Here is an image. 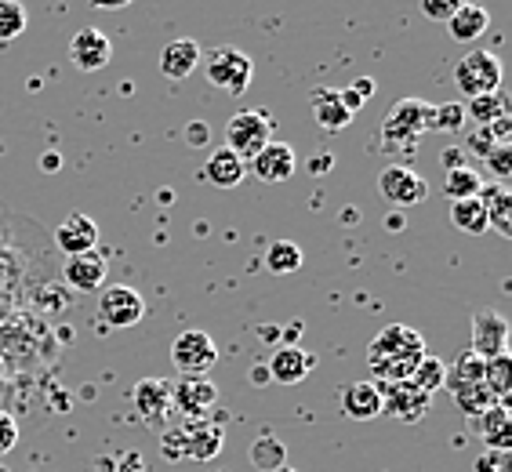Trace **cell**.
I'll return each instance as SVG.
<instances>
[{"label":"cell","mask_w":512,"mask_h":472,"mask_svg":"<svg viewBox=\"0 0 512 472\" xmlns=\"http://www.w3.org/2000/svg\"><path fill=\"white\" fill-rule=\"evenodd\" d=\"M480 189H483V178H480V171H473V168H451L444 175V197L451 200H469V197H480Z\"/></svg>","instance_id":"f546056e"},{"label":"cell","mask_w":512,"mask_h":472,"mask_svg":"<svg viewBox=\"0 0 512 472\" xmlns=\"http://www.w3.org/2000/svg\"><path fill=\"white\" fill-rule=\"evenodd\" d=\"M385 229H389V233H400V229H404V218L389 215V218H385Z\"/></svg>","instance_id":"f907efd6"},{"label":"cell","mask_w":512,"mask_h":472,"mask_svg":"<svg viewBox=\"0 0 512 472\" xmlns=\"http://www.w3.org/2000/svg\"><path fill=\"white\" fill-rule=\"evenodd\" d=\"M494 146H498V142H494V135L487 128H476L473 135H469V149H473V153H480V157H487Z\"/></svg>","instance_id":"b9f144b4"},{"label":"cell","mask_w":512,"mask_h":472,"mask_svg":"<svg viewBox=\"0 0 512 472\" xmlns=\"http://www.w3.org/2000/svg\"><path fill=\"white\" fill-rule=\"evenodd\" d=\"M186 142H189L193 149H204L207 142H211V128H207L204 120H193V124L186 128Z\"/></svg>","instance_id":"60d3db41"},{"label":"cell","mask_w":512,"mask_h":472,"mask_svg":"<svg viewBox=\"0 0 512 472\" xmlns=\"http://www.w3.org/2000/svg\"><path fill=\"white\" fill-rule=\"evenodd\" d=\"M483 160L491 164V171H494V178H498V182H505V178L512 175V149H509V142H498V146H494Z\"/></svg>","instance_id":"74e56055"},{"label":"cell","mask_w":512,"mask_h":472,"mask_svg":"<svg viewBox=\"0 0 512 472\" xmlns=\"http://www.w3.org/2000/svg\"><path fill=\"white\" fill-rule=\"evenodd\" d=\"M171 364L182 371V378H207V371L218 364V345L207 331H182L171 342Z\"/></svg>","instance_id":"52a82bcc"},{"label":"cell","mask_w":512,"mask_h":472,"mask_svg":"<svg viewBox=\"0 0 512 472\" xmlns=\"http://www.w3.org/2000/svg\"><path fill=\"white\" fill-rule=\"evenodd\" d=\"M109 472H146V465H142V454L128 451V454H120V465L117 469H109Z\"/></svg>","instance_id":"7bdbcfd3"},{"label":"cell","mask_w":512,"mask_h":472,"mask_svg":"<svg viewBox=\"0 0 512 472\" xmlns=\"http://www.w3.org/2000/svg\"><path fill=\"white\" fill-rule=\"evenodd\" d=\"M444 378H447L444 360H436V356H422V360H418V367H414V374H411V385H418L422 393L433 396L436 389L444 385Z\"/></svg>","instance_id":"836d02e7"},{"label":"cell","mask_w":512,"mask_h":472,"mask_svg":"<svg viewBox=\"0 0 512 472\" xmlns=\"http://www.w3.org/2000/svg\"><path fill=\"white\" fill-rule=\"evenodd\" d=\"M483 364L487 360H480L476 353H462L454 360V367H447V378H444L454 404L462 407L469 418H476V414H483L487 407L498 404L491 396V389H487V382H483Z\"/></svg>","instance_id":"7a4b0ae2"},{"label":"cell","mask_w":512,"mask_h":472,"mask_svg":"<svg viewBox=\"0 0 512 472\" xmlns=\"http://www.w3.org/2000/svg\"><path fill=\"white\" fill-rule=\"evenodd\" d=\"M251 378H255L258 385H262V382H269V371H266V364H262V367H255V374H251Z\"/></svg>","instance_id":"816d5d0a"},{"label":"cell","mask_w":512,"mask_h":472,"mask_svg":"<svg viewBox=\"0 0 512 472\" xmlns=\"http://www.w3.org/2000/svg\"><path fill=\"white\" fill-rule=\"evenodd\" d=\"M451 226L462 229L469 236H483L487 233V211H483V200L480 197H469V200H454L451 204Z\"/></svg>","instance_id":"4316f807"},{"label":"cell","mask_w":512,"mask_h":472,"mask_svg":"<svg viewBox=\"0 0 512 472\" xmlns=\"http://www.w3.org/2000/svg\"><path fill=\"white\" fill-rule=\"evenodd\" d=\"M480 360H494V356L509 353V320L498 309H480L473 313V349Z\"/></svg>","instance_id":"30bf717a"},{"label":"cell","mask_w":512,"mask_h":472,"mask_svg":"<svg viewBox=\"0 0 512 472\" xmlns=\"http://www.w3.org/2000/svg\"><path fill=\"white\" fill-rule=\"evenodd\" d=\"M345 222H349V226H356V222H360V215H356V211H353V207H349V211H345Z\"/></svg>","instance_id":"f5cc1de1"},{"label":"cell","mask_w":512,"mask_h":472,"mask_svg":"<svg viewBox=\"0 0 512 472\" xmlns=\"http://www.w3.org/2000/svg\"><path fill=\"white\" fill-rule=\"evenodd\" d=\"M349 88H353L356 91V95H360V99H371V95H375V88H378V84H375V80H371V77H356L353 80V84H349Z\"/></svg>","instance_id":"f6af8a7d"},{"label":"cell","mask_w":512,"mask_h":472,"mask_svg":"<svg viewBox=\"0 0 512 472\" xmlns=\"http://www.w3.org/2000/svg\"><path fill=\"white\" fill-rule=\"evenodd\" d=\"M483 382H487V389H491V396L498 400V404L509 407V393H512V356L502 353V356H494V360H487V364H483Z\"/></svg>","instance_id":"f1b7e54d"},{"label":"cell","mask_w":512,"mask_h":472,"mask_svg":"<svg viewBox=\"0 0 512 472\" xmlns=\"http://www.w3.org/2000/svg\"><path fill=\"white\" fill-rule=\"evenodd\" d=\"M338 407L353 422H371V418L382 414V393H378L375 382H353L338 393Z\"/></svg>","instance_id":"44dd1931"},{"label":"cell","mask_w":512,"mask_h":472,"mask_svg":"<svg viewBox=\"0 0 512 472\" xmlns=\"http://www.w3.org/2000/svg\"><path fill=\"white\" fill-rule=\"evenodd\" d=\"M182 436H186V451L193 462H211L218 458L222 443H226V433L218 422H207V418H193V422L182 425Z\"/></svg>","instance_id":"ffe728a7"},{"label":"cell","mask_w":512,"mask_h":472,"mask_svg":"<svg viewBox=\"0 0 512 472\" xmlns=\"http://www.w3.org/2000/svg\"><path fill=\"white\" fill-rule=\"evenodd\" d=\"M302 262H306V255H302V247L291 244V240H276V244H269L266 251V269L269 273H298L302 269Z\"/></svg>","instance_id":"1f68e13d"},{"label":"cell","mask_w":512,"mask_h":472,"mask_svg":"<svg viewBox=\"0 0 512 472\" xmlns=\"http://www.w3.org/2000/svg\"><path fill=\"white\" fill-rule=\"evenodd\" d=\"M204 73L218 91H226V95H244V91L251 88V80H255V62L247 59L240 48H233V44H222V48L207 51Z\"/></svg>","instance_id":"5b68a950"},{"label":"cell","mask_w":512,"mask_h":472,"mask_svg":"<svg viewBox=\"0 0 512 472\" xmlns=\"http://www.w3.org/2000/svg\"><path fill=\"white\" fill-rule=\"evenodd\" d=\"M425 356V342L414 327L393 324L385 327L382 335L371 342V353H367V371L375 374V385H396V382H411L414 367Z\"/></svg>","instance_id":"6da1fadb"},{"label":"cell","mask_w":512,"mask_h":472,"mask_svg":"<svg viewBox=\"0 0 512 472\" xmlns=\"http://www.w3.org/2000/svg\"><path fill=\"white\" fill-rule=\"evenodd\" d=\"M160 454H164L168 462H189L186 436H182V429H164V436H160Z\"/></svg>","instance_id":"d590c367"},{"label":"cell","mask_w":512,"mask_h":472,"mask_svg":"<svg viewBox=\"0 0 512 472\" xmlns=\"http://www.w3.org/2000/svg\"><path fill=\"white\" fill-rule=\"evenodd\" d=\"M15 443H19V422L8 411H0V458L15 451Z\"/></svg>","instance_id":"ab89813d"},{"label":"cell","mask_w":512,"mask_h":472,"mask_svg":"<svg viewBox=\"0 0 512 472\" xmlns=\"http://www.w3.org/2000/svg\"><path fill=\"white\" fill-rule=\"evenodd\" d=\"M200 44L193 37H178L171 44H164L160 51V69H164V77L168 80H186L193 69L200 66Z\"/></svg>","instance_id":"7402d4cb"},{"label":"cell","mask_w":512,"mask_h":472,"mask_svg":"<svg viewBox=\"0 0 512 472\" xmlns=\"http://www.w3.org/2000/svg\"><path fill=\"white\" fill-rule=\"evenodd\" d=\"M462 4H469V0H418L422 15L425 19H433V22H447L454 11L462 8Z\"/></svg>","instance_id":"8d00e7d4"},{"label":"cell","mask_w":512,"mask_h":472,"mask_svg":"<svg viewBox=\"0 0 512 472\" xmlns=\"http://www.w3.org/2000/svg\"><path fill=\"white\" fill-rule=\"evenodd\" d=\"M69 59H73L77 69H84V73H95V69L109 66V59H113V44H109V37L102 30L84 26L77 37L69 40Z\"/></svg>","instance_id":"2e32d148"},{"label":"cell","mask_w":512,"mask_h":472,"mask_svg":"<svg viewBox=\"0 0 512 472\" xmlns=\"http://www.w3.org/2000/svg\"><path fill=\"white\" fill-rule=\"evenodd\" d=\"M465 128V106L462 102H444V106H433V131H454Z\"/></svg>","instance_id":"e575fe53"},{"label":"cell","mask_w":512,"mask_h":472,"mask_svg":"<svg viewBox=\"0 0 512 472\" xmlns=\"http://www.w3.org/2000/svg\"><path fill=\"white\" fill-rule=\"evenodd\" d=\"M40 168H44V171H59V153H44V157H40Z\"/></svg>","instance_id":"681fc988"},{"label":"cell","mask_w":512,"mask_h":472,"mask_svg":"<svg viewBox=\"0 0 512 472\" xmlns=\"http://www.w3.org/2000/svg\"><path fill=\"white\" fill-rule=\"evenodd\" d=\"M247 164H251V175L262 178V182H287V178L295 175L298 157H295V149L287 146V142L273 138V142H269L262 153H255Z\"/></svg>","instance_id":"e0dca14e"},{"label":"cell","mask_w":512,"mask_h":472,"mask_svg":"<svg viewBox=\"0 0 512 472\" xmlns=\"http://www.w3.org/2000/svg\"><path fill=\"white\" fill-rule=\"evenodd\" d=\"M473 472H512V451H483L473 462Z\"/></svg>","instance_id":"f35d334b"},{"label":"cell","mask_w":512,"mask_h":472,"mask_svg":"<svg viewBox=\"0 0 512 472\" xmlns=\"http://www.w3.org/2000/svg\"><path fill=\"white\" fill-rule=\"evenodd\" d=\"M247 175V164L233 153V149H215L204 164V182H211L215 189H237Z\"/></svg>","instance_id":"603a6c76"},{"label":"cell","mask_w":512,"mask_h":472,"mask_svg":"<svg viewBox=\"0 0 512 472\" xmlns=\"http://www.w3.org/2000/svg\"><path fill=\"white\" fill-rule=\"evenodd\" d=\"M99 316L106 327H135L146 320V298L138 295L135 287H124V284H113V287H102L99 295Z\"/></svg>","instance_id":"ba28073f"},{"label":"cell","mask_w":512,"mask_h":472,"mask_svg":"<svg viewBox=\"0 0 512 472\" xmlns=\"http://www.w3.org/2000/svg\"><path fill=\"white\" fill-rule=\"evenodd\" d=\"M26 26H30V15H26L19 0H0V44L26 33Z\"/></svg>","instance_id":"d6a6232c"},{"label":"cell","mask_w":512,"mask_h":472,"mask_svg":"<svg viewBox=\"0 0 512 472\" xmlns=\"http://www.w3.org/2000/svg\"><path fill=\"white\" fill-rule=\"evenodd\" d=\"M218 404V385L211 378H182L178 385H171V411L193 418H204L211 407Z\"/></svg>","instance_id":"7c38bea8"},{"label":"cell","mask_w":512,"mask_h":472,"mask_svg":"<svg viewBox=\"0 0 512 472\" xmlns=\"http://www.w3.org/2000/svg\"><path fill=\"white\" fill-rule=\"evenodd\" d=\"M425 131H433V106L422 99H400L382 120L385 146H404L411 149Z\"/></svg>","instance_id":"3957f363"},{"label":"cell","mask_w":512,"mask_h":472,"mask_svg":"<svg viewBox=\"0 0 512 472\" xmlns=\"http://www.w3.org/2000/svg\"><path fill=\"white\" fill-rule=\"evenodd\" d=\"M331 164H335V157H331V153H320V157L309 160V171H313V175H327Z\"/></svg>","instance_id":"bcb514c9"},{"label":"cell","mask_w":512,"mask_h":472,"mask_svg":"<svg viewBox=\"0 0 512 472\" xmlns=\"http://www.w3.org/2000/svg\"><path fill=\"white\" fill-rule=\"evenodd\" d=\"M316 367V356H309L302 345H280L273 356H269V382H280V385H298L306 382L309 371Z\"/></svg>","instance_id":"ac0fdd59"},{"label":"cell","mask_w":512,"mask_h":472,"mask_svg":"<svg viewBox=\"0 0 512 472\" xmlns=\"http://www.w3.org/2000/svg\"><path fill=\"white\" fill-rule=\"evenodd\" d=\"M498 117H509V99H505V91H491V95L469 99V106H465V120H473L476 128H491Z\"/></svg>","instance_id":"83f0119b"},{"label":"cell","mask_w":512,"mask_h":472,"mask_svg":"<svg viewBox=\"0 0 512 472\" xmlns=\"http://www.w3.org/2000/svg\"><path fill=\"white\" fill-rule=\"evenodd\" d=\"M131 0H91V8H106V11H117V8H128Z\"/></svg>","instance_id":"7dc6e473"},{"label":"cell","mask_w":512,"mask_h":472,"mask_svg":"<svg viewBox=\"0 0 512 472\" xmlns=\"http://www.w3.org/2000/svg\"><path fill=\"white\" fill-rule=\"evenodd\" d=\"M454 88L462 91L465 99L502 91V59L494 51H465L454 66Z\"/></svg>","instance_id":"277c9868"},{"label":"cell","mask_w":512,"mask_h":472,"mask_svg":"<svg viewBox=\"0 0 512 472\" xmlns=\"http://www.w3.org/2000/svg\"><path fill=\"white\" fill-rule=\"evenodd\" d=\"M273 131V117H269L266 109H240L226 124V149H233L247 164L255 153H262L273 142Z\"/></svg>","instance_id":"8992f818"},{"label":"cell","mask_w":512,"mask_h":472,"mask_svg":"<svg viewBox=\"0 0 512 472\" xmlns=\"http://www.w3.org/2000/svg\"><path fill=\"white\" fill-rule=\"evenodd\" d=\"M309 109H313V120L324 131H342L353 124V113L338 102V91H331V88H316L313 95H309Z\"/></svg>","instance_id":"d4e9b609"},{"label":"cell","mask_w":512,"mask_h":472,"mask_svg":"<svg viewBox=\"0 0 512 472\" xmlns=\"http://www.w3.org/2000/svg\"><path fill=\"white\" fill-rule=\"evenodd\" d=\"M444 164H447V171L462 168V153H458V149H444Z\"/></svg>","instance_id":"c3c4849f"},{"label":"cell","mask_w":512,"mask_h":472,"mask_svg":"<svg viewBox=\"0 0 512 472\" xmlns=\"http://www.w3.org/2000/svg\"><path fill=\"white\" fill-rule=\"evenodd\" d=\"M469 422H473V433L487 443V451H512V414L505 404L487 407Z\"/></svg>","instance_id":"d6986e66"},{"label":"cell","mask_w":512,"mask_h":472,"mask_svg":"<svg viewBox=\"0 0 512 472\" xmlns=\"http://www.w3.org/2000/svg\"><path fill=\"white\" fill-rule=\"evenodd\" d=\"M378 393H382V414H393L400 422H418V418H425L429 407H433V396L422 393V389L411 382L378 385Z\"/></svg>","instance_id":"8fae6325"},{"label":"cell","mask_w":512,"mask_h":472,"mask_svg":"<svg viewBox=\"0 0 512 472\" xmlns=\"http://www.w3.org/2000/svg\"><path fill=\"white\" fill-rule=\"evenodd\" d=\"M276 472H295V469H291V465H284V469H276Z\"/></svg>","instance_id":"db71d44e"},{"label":"cell","mask_w":512,"mask_h":472,"mask_svg":"<svg viewBox=\"0 0 512 472\" xmlns=\"http://www.w3.org/2000/svg\"><path fill=\"white\" fill-rule=\"evenodd\" d=\"M55 244H59V251L66 258L95 251V247H99V226H95V218L80 215V211L66 215L62 218V226L55 229Z\"/></svg>","instance_id":"9a60e30c"},{"label":"cell","mask_w":512,"mask_h":472,"mask_svg":"<svg viewBox=\"0 0 512 472\" xmlns=\"http://www.w3.org/2000/svg\"><path fill=\"white\" fill-rule=\"evenodd\" d=\"M444 26H447V33H451V40H458V44H473V40H480L483 33H487V26H491V11L469 0V4H462V8L454 11Z\"/></svg>","instance_id":"cb8c5ba5"},{"label":"cell","mask_w":512,"mask_h":472,"mask_svg":"<svg viewBox=\"0 0 512 472\" xmlns=\"http://www.w3.org/2000/svg\"><path fill=\"white\" fill-rule=\"evenodd\" d=\"M106 273H109V262L102 251L73 255V258H66V266H62V280H66L73 291H80V295L102 291V287H106Z\"/></svg>","instance_id":"5bb4252c"},{"label":"cell","mask_w":512,"mask_h":472,"mask_svg":"<svg viewBox=\"0 0 512 472\" xmlns=\"http://www.w3.org/2000/svg\"><path fill=\"white\" fill-rule=\"evenodd\" d=\"M131 400H135V414L142 422L153 425V429H164L171 414V382H164V378H142L135 385Z\"/></svg>","instance_id":"4fadbf2b"},{"label":"cell","mask_w":512,"mask_h":472,"mask_svg":"<svg viewBox=\"0 0 512 472\" xmlns=\"http://www.w3.org/2000/svg\"><path fill=\"white\" fill-rule=\"evenodd\" d=\"M338 102H342V106L349 109L353 117H356V113H360V109H364V99H360V95H356L353 88H342V91H338Z\"/></svg>","instance_id":"ee69618b"},{"label":"cell","mask_w":512,"mask_h":472,"mask_svg":"<svg viewBox=\"0 0 512 472\" xmlns=\"http://www.w3.org/2000/svg\"><path fill=\"white\" fill-rule=\"evenodd\" d=\"M378 193L396 207H414L429 197V182L407 164H385L378 175Z\"/></svg>","instance_id":"9c48e42d"},{"label":"cell","mask_w":512,"mask_h":472,"mask_svg":"<svg viewBox=\"0 0 512 472\" xmlns=\"http://www.w3.org/2000/svg\"><path fill=\"white\" fill-rule=\"evenodd\" d=\"M251 462L258 465L262 472H276V469H284L287 465V447L280 440H276L273 433H262L255 443H251Z\"/></svg>","instance_id":"4dcf8cb0"},{"label":"cell","mask_w":512,"mask_h":472,"mask_svg":"<svg viewBox=\"0 0 512 472\" xmlns=\"http://www.w3.org/2000/svg\"><path fill=\"white\" fill-rule=\"evenodd\" d=\"M480 200H483V211H487V226L498 229L502 236H512V193L509 189H505L502 182L483 186Z\"/></svg>","instance_id":"484cf974"}]
</instances>
